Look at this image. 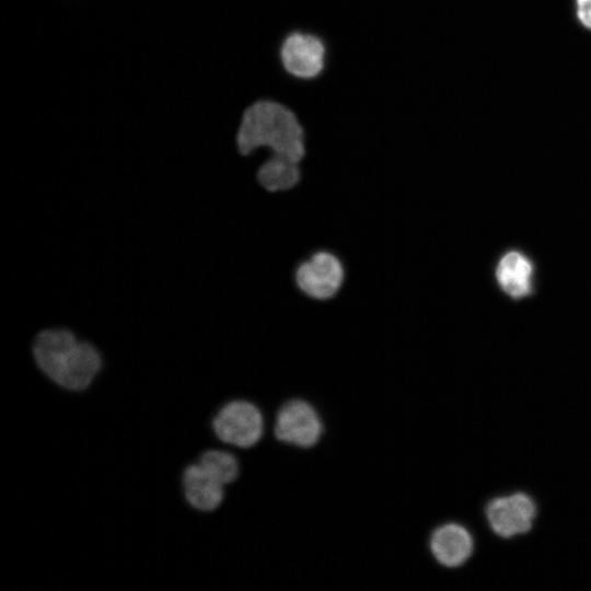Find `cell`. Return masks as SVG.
<instances>
[{
  "mask_svg": "<svg viewBox=\"0 0 591 591\" xmlns=\"http://www.w3.org/2000/svg\"><path fill=\"white\" fill-rule=\"evenodd\" d=\"M211 431L224 444L251 449L263 438L262 410L253 402L235 398L222 404L210 420Z\"/></svg>",
  "mask_w": 591,
  "mask_h": 591,
  "instance_id": "obj_3",
  "label": "cell"
},
{
  "mask_svg": "<svg viewBox=\"0 0 591 591\" xmlns=\"http://www.w3.org/2000/svg\"><path fill=\"white\" fill-rule=\"evenodd\" d=\"M486 520L493 532L502 538H511L531 531L536 505L524 493H514L491 499L485 508Z\"/></svg>",
  "mask_w": 591,
  "mask_h": 591,
  "instance_id": "obj_7",
  "label": "cell"
},
{
  "mask_svg": "<svg viewBox=\"0 0 591 591\" xmlns=\"http://www.w3.org/2000/svg\"><path fill=\"white\" fill-rule=\"evenodd\" d=\"M256 182L267 193L292 189L301 179L300 163L270 154L256 170Z\"/></svg>",
  "mask_w": 591,
  "mask_h": 591,
  "instance_id": "obj_11",
  "label": "cell"
},
{
  "mask_svg": "<svg viewBox=\"0 0 591 591\" xmlns=\"http://www.w3.org/2000/svg\"><path fill=\"white\" fill-rule=\"evenodd\" d=\"M197 462L224 486L234 483L240 475V462L235 454L221 449L202 451Z\"/></svg>",
  "mask_w": 591,
  "mask_h": 591,
  "instance_id": "obj_12",
  "label": "cell"
},
{
  "mask_svg": "<svg viewBox=\"0 0 591 591\" xmlns=\"http://www.w3.org/2000/svg\"><path fill=\"white\" fill-rule=\"evenodd\" d=\"M278 58L290 77L310 81L318 78L327 63V46L323 37L314 32L294 30L280 40Z\"/></svg>",
  "mask_w": 591,
  "mask_h": 591,
  "instance_id": "obj_4",
  "label": "cell"
},
{
  "mask_svg": "<svg viewBox=\"0 0 591 591\" xmlns=\"http://www.w3.org/2000/svg\"><path fill=\"white\" fill-rule=\"evenodd\" d=\"M433 558L447 568L464 565L472 556L474 541L472 534L459 523H445L437 528L429 541Z\"/></svg>",
  "mask_w": 591,
  "mask_h": 591,
  "instance_id": "obj_9",
  "label": "cell"
},
{
  "mask_svg": "<svg viewBox=\"0 0 591 591\" xmlns=\"http://www.w3.org/2000/svg\"><path fill=\"white\" fill-rule=\"evenodd\" d=\"M323 432L324 425L320 414L305 399H289L276 414L274 434L279 442L310 449L317 444Z\"/></svg>",
  "mask_w": 591,
  "mask_h": 591,
  "instance_id": "obj_6",
  "label": "cell"
},
{
  "mask_svg": "<svg viewBox=\"0 0 591 591\" xmlns=\"http://www.w3.org/2000/svg\"><path fill=\"white\" fill-rule=\"evenodd\" d=\"M495 278L500 290L509 298H526L533 292L534 264L524 253L509 251L499 258Z\"/></svg>",
  "mask_w": 591,
  "mask_h": 591,
  "instance_id": "obj_10",
  "label": "cell"
},
{
  "mask_svg": "<svg viewBox=\"0 0 591 591\" xmlns=\"http://www.w3.org/2000/svg\"><path fill=\"white\" fill-rule=\"evenodd\" d=\"M235 146L242 157L266 148L270 154L298 163L306 153L305 132L298 116L287 105L270 99L257 100L244 109Z\"/></svg>",
  "mask_w": 591,
  "mask_h": 591,
  "instance_id": "obj_2",
  "label": "cell"
},
{
  "mask_svg": "<svg viewBox=\"0 0 591 591\" xmlns=\"http://www.w3.org/2000/svg\"><path fill=\"white\" fill-rule=\"evenodd\" d=\"M345 276L341 259L332 251L318 250L298 264L293 280L298 290L306 298L328 301L341 290Z\"/></svg>",
  "mask_w": 591,
  "mask_h": 591,
  "instance_id": "obj_5",
  "label": "cell"
},
{
  "mask_svg": "<svg viewBox=\"0 0 591 591\" xmlns=\"http://www.w3.org/2000/svg\"><path fill=\"white\" fill-rule=\"evenodd\" d=\"M576 15L580 24L591 30V0H575Z\"/></svg>",
  "mask_w": 591,
  "mask_h": 591,
  "instance_id": "obj_13",
  "label": "cell"
},
{
  "mask_svg": "<svg viewBox=\"0 0 591 591\" xmlns=\"http://www.w3.org/2000/svg\"><path fill=\"white\" fill-rule=\"evenodd\" d=\"M30 356L48 381L74 393L90 389L105 364V355L96 343L65 325L37 331L30 344Z\"/></svg>",
  "mask_w": 591,
  "mask_h": 591,
  "instance_id": "obj_1",
  "label": "cell"
},
{
  "mask_svg": "<svg viewBox=\"0 0 591 591\" xmlns=\"http://www.w3.org/2000/svg\"><path fill=\"white\" fill-rule=\"evenodd\" d=\"M224 487L198 462L187 464L181 473L184 500L198 512L209 513L219 509L224 500Z\"/></svg>",
  "mask_w": 591,
  "mask_h": 591,
  "instance_id": "obj_8",
  "label": "cell"
}]
</instances>
